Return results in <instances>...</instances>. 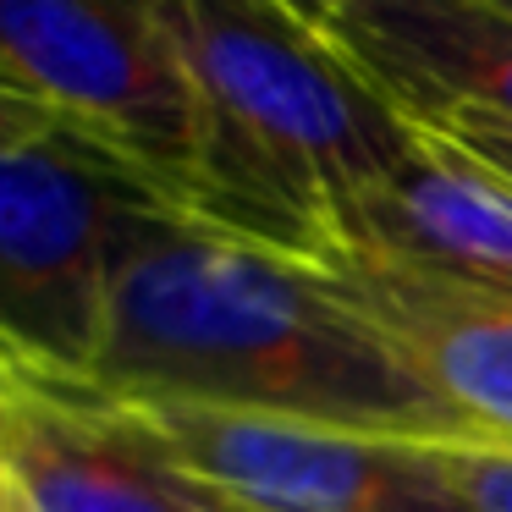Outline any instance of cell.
Returning <instances> with one entry per match:
<instances>
[{
	"label": "cell",
	"instance_id": "cell-11",
	"mask_svg": "<svg viewBox=\"0 0 512 512\" xmlns=\"http://www.w3.org/2000/svg\"><path fill=\"white\" fill-rule=\"evenodd\" d=\"M435 133L457 138L468 155H479L490 171H501V177L512 182V127H490V122H441Z\"/></svg>",
	"mask_w": 512,
	"mask_h": 512
},
{
	"label": "cell",
	"instance_id": "cell-1",
	"mask_svg": "<svg viewBox=\"0 0 512 512\" xmlns=\"http://www.w3.org/2000/svg\"><path fill=\"white\" fill-rule=\"evenodd\" d=\"M89 380L116 397L320 430L479 441L320 265L199 221H166L122 254Z\"/></svg>",
	"mask_w": 512,
	"mask_h": 512
},
{
	"label": "cell",
	"instance_id": "cell-8",
	"mask_svg": "<svg viewBox=\"0 0 512 512\" xmlns=\"http://www.w3.org/2000/svg\"><path fill=\"white\" fill-rule=\"evenodd\" d=\"M336 248L512 298V182L457 138L419 127L342 215Z\"/></svg>",
	"mask_w": 512,
	"mask_h": 512
},
{
	"label": "cell",
	"instance_id": "cell-7",
	"mask_svg": "<svg viewBox=\"0 0 512 512\" xmlns=\"http://www.w3.org/2000/svg\"><path fill=\"white\" fill-rule=\"evenodd\" d=\"M309 17L413 127H512V6L501 0H325Z\"/></svg>",
	"mask_w": 512,
	"mask_h": 512
},
{
	"label": "cell",
	"instance_id": "cell-5",
	"mask_svg": "<svg viewBox=\"0 0 512 512\" xmlns=\"http://www.w3.org/2000/svg\"><path fill=\"white\" fill-rule=\"evenodd\" d=\"M171 468L237 512H479L430 441L122 397Z\"/></svg>",
	"mask_w": 512,
	"mask_h": 512
},
{
	"label": "cell",
	"instance_id": "cell-4",
	"mask_svg": "<svg viewBox=\"0 0 512 512\" xmlns=\"http://www.w3.org/2000/svg\"><path fill=\"white\" fill-rule=\"evenodd\" d=\"M0 94L50 105L111 138L177 188L193 210L199 182V94L171 45L160 0H6L0 6Z\"/></svg>",
	"mask_w": 512,
	"mask_h": 512
},
{
	"label": "cell",
	"instance_id": "cell-2",
	"mask_svg": "<svg viewBox=\"0 0 512 512\" xmlns=\"http://www.w3.org/2000/svg\"><path fill=\"white\" fill-rule=\"evenodd\" d=\"M199 94L193 221L325 265L353 199L419 127L314 28L309 6L160 0Z\"/></svg>",
	"mask_w": 512,
	"mask_h": 512
},
{
	"label": "cell",
	"instance_id": "cell-12",
	"mask_svg": "<svg viewBox=\"0 0 512 512\" xmlns=\"http://www.w3.org/2000/svg\"><path fill=\"white\" fill-rule=\"evenodd\" d=\"M177 474H182V468H177ZM188 485H193V479H188ZM193 496L204 501V512H237L232 501H221V496H215V490H204V485H193Z\"/></svg>",
	"mask_w": 512,
	"mask_h": 512
},
{
	"label": "cell",
	"instance_id": "cell-9",
	"mask_svg": "<svg viewBox=\"0 0 512 512\" xmlns=\"http://www.w3.org/2000/svg\"><path fill=\"white\" fill-rule=\"evenodd\" d=\"M325 276L490 446H512V298L336 248Z\"/></svg>",
	"mask_w": 512,
	"mask_h": 512
},
{
	"label": "cell",
	"instance_id": "cell-13",
	"mask_svg": "<svg viewBox=\"0 0 512 512\" xmlns=\"http://www.w3.org/2000/svg\"><path fill=\"white\" fill-rule=\"evenodd\" d=\"M0 512H6V507H0Z\"/></svg>",
	"mask_w": 512,
	"mask_h": 512
},
{
	"label": "cell",
	"instance_id": "cell-6",
	"mask_svg": "<svg viewBox=\"0 0 512 512\" xmlns=\"http://www.w3.org/2000/svg\"><path fill=\"white\" fill-rule=\"evenodd\" d=\"M6 512H204L116 391L0 353Z\"/></svg>",
	"mask_w": 512,
	"mask_h": 512
},
{
	"label": "cell",
	"instance_id": "cell-10",
	"mask_svg": "<svg viewBox=\"0 0 512 512\" xmlns=\"http://www.w3.org/2000/svg\"><path fill=\"white\" fill-rule=\"evenodd\" d=\"M441 452L479 512H512V446L457 441V446H441Z\"/></svg>",
	"mask_w": 512,
	"mask_h": 512
},
{
	"label": "cell",
	"instance_id": "cell-3",
	"mask_svg": "<svg viewBox=\"0 0 512 512\" xmlns=\"http://www.w3.org/2000/svg\"><path fill=\"white\" fill-rule=\"evenodd\" d=\"M188 199L111 138L0 94V353L89 380L122 254Z\"/></svg>",
	"mask_w": 512,
	"mask_h": 512
}]
</instances>
